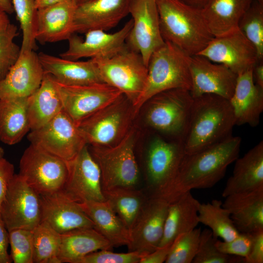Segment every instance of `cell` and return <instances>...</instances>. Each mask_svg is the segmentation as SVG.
<instances>
[{
	"instance_id": "cell-1",
	"label": "cell",
	"mask_w": 263,
	"mask_h": 263,
	"mask_svg": "<svg viewBox=\"0 0 263 263\" xmlns=\"http://www.w3.org/2000/svg\"><path fill=\"white\" fill-rule=\"evenodd\" d=\"M241 141L240 137L231 135L203 150L185 154L164 199L169 203L185 192L215 186L239 157Z\"/></svg>"
},
{
	"instance_id": "cell-2",
	"label": "cell",
	"mask_w": 263,
	"mask_h": 263,
	"mask_svg": "<svg viewBox=\"0 0 263 263\" xmlns=\"http://www.w3.org/2000/svg\"><path fill=\"white\" fill-rule=\"evenodd\" d=\"M235 125L228 99L213 94L193 98L187 132L184 141L185 154H191L232 135Z\"/></svg>"
},
{
	"instance_id": "cell-3",
	"label": "cell",
	"mask_w": 263,
	"mask_h": 263,
	"mask_svg": "<svg viewBox=\"0 0 263 263\" xmlns=\"http://www.w3.org/2000/svg\"><path fill=\"white\" fill-rule=\"evenodd\" d=\"M155 0L165 41L192 56L201 52L213 38L201 9L181 0Z\"/></svg>"
},
{
	"instance_id": "cell-4",
	"label": "cell",
	"mask_w": 263,
	"mask_h": 263,
	"mask_svg": "<svg viewBox=\"0 0 263 263\" xmlns=\"http://www.w3.org/2000/svg\"><path fill=\"white\" fill-rule=\"evenodd\" d=\"M191 56L175 45L166 41L152 54L148 65L145 86L133 106L136 115L144 104L157 94L174 89L190 91Z\"/></svg>"
},
{
	"instance_id": "cell-5",
	"label": "cell",
	"mask_w": 263,
	"mask_h": 263,
	"mask_svg": "<svg viewBox=\"0 0 263 263\" xmlns=\"http://www.w3.org/2000/svg\"><path fill=\"white\" fill-rule=\"evenodd\" d=\"M138 137V129L133 125L126 136L113 146L89 147L100 169L103 191L115 188H141L134 151Z\"/></svg>"
},
{
	"instance_id": "cell-6",
	"label": "cell",
	"mask_w": 263,
	"mask_h": 263,
	"mask_svg": "<svg viewBox=\"0 0 263 263\" xmlns=\"http://www.w3.org/2000/svg\"><path fill=\"white\" fill-rule=\"evenodd\" d=\"M193 98L189 90L174 89L152 96L145 104V121L155 132L184 142Z\"/></svg>"
},
{
	"instance_id": "cell-7",
	"label": "cell",
	"mask_w": 263,
	"mask_h": 263,
	"mask_svg": "<svg viewBox=\"0 0 263 263\" xmlns=\"http://www.w3.org/2000/svg\"><path fill=\"white\" fill-rule=\"evenodd\" d=\"M144 157V186L149 197L164 199L185 154L184 142L155 132Z\"/></svg>"
},
{
	"instance_id": "cell-8",
	"label": "cell",
	"mask_w": 263,
	"mask_h": 263,
	"mask_svg": "<svg viewBox=\"0 0 263 263\" xmlns=\"http://www.w3.org/2000/svg\"><path fill=\"white\" fill-rule=\"evenodd\" d=\"M136 115L132 104L123 94L77 126L87 145L112 146L128 133Z\"/></svg>"
},
{
	"instance_id": "cell-9",
	"label": "cell",
	"mask_w": 263,
	"mask_h": 263,
	"mask_svg": "<svg viewBox=\"0 0 263 263\" xmlns=\"http://www.w3.org/2000/svg\"><path fill=\"white\" fill-rule=\"evenodd\" d=\"M93 59L103 82L119 90L134 106L144 89L148 73L141 55L127 45L111 57Z\"/></svg>"
},
{
	"instance_id": "cell-10",
	"label": "cell",
	"mask_w": 263,
	"mask_h": 263,
	"mask_svg": "<svg viewBox=\"0 0 263 263\" xmlns=\"http://www.w3.org/2000/svg\"><path fill=\"white\" fill-rule=\"evenodd\" d=\"M68 173L67 161L31 144L20 160L19 174L39 195L62 190Z\"/></svg>"
},
{
	"instance_id": "cell-11",
	"label": "cell",
	"mask_w": 263,
	"mask_h": 263,
	"mask_svg": "<svg viewBox=\"0 0 263 263\" xmlns=\"http://www.w3.org/2000/svg\"><path fill=\"white\" fill-rule=\"evenodd\" d=\"M31 144L69 161L87 145L77 126L63 109L46 124L31 130Z\"/></svg>"
},
{
	"instance_id": "cell-12",
	"label": "cell",
	"mask_w": 263,
	"mask_h": 263,
	"mask_svg": "<svg viewBox=\"0 0 263 263\" xmlns=\"http://www.w3.org/2000/svg\"><path fill=\"white\" fill-rule=\"evenodd\" d=\"M0 214L8 231L32 230L41 222L40 196L19 174H15L10 183Z\"/></svg>"
},
{
	"instance_id": "cell-13",
	"label": "cell",
	"mask_w": 263,
	"mask_h": 263,
	"mask_svg": "<svg viewBox=\"0 0 263 263\" xmlns=\"http://www.w3.org/2000/svg\"><path fill=\"white\" fill-rule=\"evenodd\" d=\"M129 14L133 23L127 45L139 53L148 66L152 54L165 42L160 30L156 0H132Z\"/></svg>"
},
{
	"instance_id": "cell-14",
	"label": "cell",
	"mask_w": 263,
	"mask_h": 263,
	"mask_svg": "<svg viewBox=\"0 0 263 263\" xmlns=\"http://www.w3.org/2000/svg\"><path fill=\"white\" fill-rule=\"evenodd\" d=\"M56 82L63 109L76 125L123 94L104 83L69 86Z\"/></svg>"
},
{
	"instance_id": "cell-15",
	"label": "cell",
	"mask_w": 263,
	"mask_h": 263,
	"mask_svg": "<svg viewBox=\"0 0 263 263\" xmlns=\"http://www.w3.org/2000/svg\"><path fill=\"white\" fill-rule=\"evenodd\" d=\"M197 55L226 66L237 75L252 69L259 61L255 47L239 29L213 37Z\"/></svg>"
},
{
	"instance_id": "cell-16",
	"label": "cell",
	"mask_w": 263,
	"mask_h": 263,
	"mask_svg": "<svg viewBox=\"0 0 263 263\" xmlns=\"http://www.w3.org/2000/svg\"><path fill=\"white\" fill-rule=\"evenodd\" d=\"M67 165L68 176L62 190L68 196L77 203L106 201L100 170L88 145Z\"/></svg>"
},
{
	"instance_id": "cell-17",
	"label": "cell",
	"mask_w": 263,
	"mask_h": 263,
	"mask_svg": "<svg viewBox=\"0 0 263 263\" xmlns=\"http://www.w3.org/2000/svg\"><path fill=\"white\" fill-rule=\"evenodd\" d=\"M132 23V19L121 29L113 33L100 30H90L85 33L84 39L74 34L68 39V49L60 56L73 60L87 57H111L126 47V40Z\"/></svg>"
},
{
	"instance_id": "cell-18",
	"label": "cell",
	"mask_w": 263,
	"mask_h": 263,
	"mask_svg": "<svg viewBox=\"0 0 263 263\" xmlns=\"http://www.w3.org/2000/svg\"><path fill=\"white\" fill-rule=\"evenodd\" d=\"M190 69L193 98L213 94L229 99L238 75L226 66L213 62L199 55L191 56Z\"/></svg>"
},
{
	"instance_id": "cell-19",
	"label": "cell",
	"mask_w": 263,
	"mask_h": 263,
	"mask_svg": "<svg viewBox=\"0 0 263 263\" xmlns=\"http://www.w3.org/2000/svg\"><path fill=\"white\" fill-rule=\"evenodd\" d=\"M169 203L158 197H149L143 210L130 230L129 251L143 254L158 248L162 240Z\"/></svg>"
},
{
	"instance_id": "cell-20",
	"label": "cell",
	"mask_w": 263,
	"mask_h": 263,
	"mask_svg": "<svg viewBox=\"0 0 263 263\" xmlns=\"http://www.w3.org/2000/svg\"><path fill=\"white\" fill-rule=\"evenodd\" d=\"M44 74L34 50L20 52L16 62L0 80V99L29 97L39 88Z\"/></svg>"
},
{
	"instance_id": "cell-21",
	"label": "cell",
	"mask_w": 263,
	"mask_h": 263,
	"mask_svg": "<svg viewBox=\"0 0 263 263\" xmlns=\"http://www.w3.org/2000/svg\"><path fill=\"white\" fill-rule=\"evenodd\" d=\"M41 222L60 234L81 228H94V224L78 203L62 190L39 195Z\"/></svg>"
},
{
	"instance_id": "cell-22",
	"label": "cell",
	"mask_w": 263,
	"mask_h": 263,
	"mask_svg": "<svg viewBox=\"0 0 263 263\" xmlns=\"http://www.w3.org/2000/svg\"><path fill=\"white\" fill-rule=\"evenodd\" d=\"M132 0H91L77 5L75 33L93 30L106 31L115 27L129 14Z\"/></svg>"
},
{
	"instance_id": "cell-23",
	"label": "cell",
	"mask_w": 263,
	"mask_h": 263,
	"mask_svg": "<svg viewBox=\"0 0 263 263\" xmlns=\"http://www.w3.org/2000/svg\"><path fill=\"white\" fill-rule=\"evenodd\" d=\"M77 4L73 0H63L38 9L35 38L40 43L68 40L74 32Z\"/></svg>"
},
{
	"instance_id": "cell-24",
	"label": "cell",
	"mask_w": 263,
	"mask_h": 263,
	"mask_svg": "<svg viewBox=\"0 0 263 263\" xmlns=\"http://www.w3.org/2000/svg\"><path fill=\"white\" fill-rule=\"evenodd\" d=\"M38 56L44 72L61 84L80 86L104 83L93 58L73 60L43 53Z\"/></svg>"
},
{
	"instance_id": "cell-25",
	"label": "cell",
	"mask_w": 263,
	"mask_h": 263,
	"mask_svg": "<svg viewBox=\"0 0 263 263\" xmlns=\"http://www.w3.org/2000/svg\"><path fill=\"white\" fill-rule=\"evenodd\" d=\"M229 101L235 125L258 126L263 111V88L255 83L252 69L238 75L233 94Z\"/></svg>"
},
{
	"instance_id": "cell-26",
	"label": "cell",
	"mask_w": 263,
	"mask_h": 263,
	"mask_svg": "<svg viewBox=\"0 0 263 263\" xmlns=\"http://www.w3.org/2000/svg\"><path fill=\"white\" fill-rule=\"evenodd\" d=\"M222 206L229 212L239 233L263 229V187L225 197Z\"/></svg>"
},
{
	"instance_id": "cell-27",
	"label": "cell",
	"mask_w": 263,
	"mask_h": 263,
	"mask_svg": "<svg viewBox=\"0 0 263 263\" xmlns=\"http://www.w3.org/2000/svg\"><path fill=\"white\" fill-rule=\"evenodd\" d=\"M263 187V141L235 160L232 174L222 196L252 191Z\"/></svg>"
},
{
	"instance_id": "cell-28",
	"label": "cell",
	"mask_w": 263,
	"mask_h": 263,
	"mask_svg": "<svg viewBox=\"0 0 263 263\" xmlns=\"http://www.w3.org/2000/svg\"><path fill=\"white\" fill-rule=\"evenodd\" d=\"M199 204L190 191L180 194L169 203L163 237L158 247L171 244L178 236L196 228L199 223Z\"/></svg>"
},
{
	"instance_id": "cell-29",
	"label": "cell",
	"mask_w": 263,
	"mask_h": 263,
	"mask_svg": "<svg viewBox=\"0 0 263 263\" xmlns=\"http://www.w3.org/2000/svg\"><path fill=\"white\" fill-rule=\"evenodd\" d=\"M63 110L55 78L45 73L39 88L28 97V114L31 130L41 127Z\"/></svg>"
},
{
	"instance_id": "cell-30",
	"label": "cell",
	"mask_w": 263,
	"mask_h": 263,
	"mask_svg": "<svg viewBox=\"0 0 263 263\" xmlns=\"http://www.w3.org/2000/svg\"><path fill=\"white\" fill-rule=\"evenodd\" d=\"M253 0H212L202 10L207 25L214 37L238 29L239 21Z\"/></svg>"
},
{
	"instance_id": "cell-31",
	"label": "cell",
	"mask_w": 263,
	"mask_h": 263,
	"mask_svg": "<svg viewBox=\"0 0 263 263\" xmlns=\"http://www.w3.org/2000/svg\"><path fill=\"white\" fill-rule=\"evenodd\" d=\"M78 203L93 223L94 228L103 236L113 247L128 244L130 231L106 200Z\"/></svg>"
},
{
	"instance_id": "cell-32",
	"label": "cell",
	"mask_w": 263,
	"mask_h": 263,
	"mask_svg": "<svg viewBox=\"0 0 263 263\" xmlns=\"http://www.w3.org/2000/svg\"><path fill=\"white\" fill-rule=\"evenodd\" d=\"M110 243L94 228H81L61 234L58 259L61 263H77L93 252L111 249Z\"/></svg>"
},
{
	"instance_id": "cell-33",
	"label": "cell",
	"mask_w": 263,
	"mask_h": 263,
	"mask_svg": "<svg viewBox=\"0 0 263 263\" xmlns=\"http://www.w3.org/2000/svg\"><path fill=\"white\" fill-rule=\"evenodd\" d=\"M28 97L0 99V141L13 145L30 130Z\"/></svg>"
},
{
	"instance_id": "cell-34",
	"label": "cell",
	"mask_w": 263,
	"mask_h": 263,
	"mask_svg": "<svg viewBox=\"0 0 263 263\" xmlns=\"http://www.w3.org/2000/svg\"><path fill=\"white\" fill-rule=\"evenodd\" d=\"M103 193L106 200L129 231L149 199L142 188H115L103 191Z\"/></svg>"
},
{
	"instance_id": "cell-35",
	"label": "cell",
	"mask_w": 263,
	"mask_h": 263,
	"mask_svg": "<svg viewBox=\"0 0 263 263\" xmlns=\"http://www.w3.org/2000/svg\"><path fill=\"white\" fill-rule=\"evenodd\" d=\"M221 200L214 199L211 203H200L198 207L199 223L208 226L216 238L230 241L239 234L229 212L222 206Z\"/></svg>"
},
{
	"instance_id": "cell-36",
	"label": "cell",
	"mask_w": 263,
	"mask_h": 263,
	"mask_svg": "<svg viewBox=\"0 0 263 263\" xmlns=\"http://www.w3.org/2000/svg\"><path fill=\"white\" fill-rule=\"evenodd\" d=\"M32 231L34 263H61L58 259L61 234L44 222Z\"/></svg>"
},
{
	"instance_id": "cell-37",
	"label": "cell",
	"mask_w": 263,
	"mask_h": 263,
	"mask_svg": "<svg viewBox=\"0 0 263 263\" xmlns=\"http://www.w3.org/2000/svg\"><path fill=\"white\" fill-rule=\"evenodd\" d=\"M238 29L255 47L259 60H263V5L253 0L240 19Z\"/></svg>"
},
{
	"instance_id": "cell-38",
	"label": "cell",
	"mask_w": 263,
	"mask_h": 263,
	"mask_svg": "<svg viewBox=\"0 0 263 263\" xmlns=\"http://www.w3.org/2000/svg\"><path fill=\"white\" fill-rule=\"evenodd\" d=\"M12 2L22 33L20 52L34 50L38 11L35 0H12Z\"/></svg>"
},
{
	"instance_id": "cell-39",
	"label": "cell",
	"mask_w": 263,
	"mask_h": 263,
	"mask_svg": "<svg viewBox=\"0 0 263 263\" xmlns=\"http://www.w3.org/2000/svg\"><path fill=\"white\" fill-rule=\"evenodd\" d=\"M201 228L178 236L170 245L166 263H191L196 254Z\"/></svg>"
},
{
	"instance_id": "cell-40",
	"label": "cell",
	"mask_w": 263,
	"mask_h": 263,
	"mask_svg": "<svg viewBox=\"0 0 263 263\" xmlns=\"http://www.w3.org/2000/svg\"><path fill=\"white\" fill-rule=\"evenodd\" d=\"M210 229L201 230L198 247L193 263H243V258L224 254L217 248Z\"/></svg>"
},
{
	"instance_id": "cell-41",
	"label": "cell",
	"mask_w": 263,
	"mask_h": 263,
	"mask_svg": "<svg viewBox=\"0 0 263 263\" xmlns=\"http://www.w3.org/2000/svg\"><path fill=\"white\" fill-rule=\"evenodd\" d=\"M18 35L17 27L9 22L0 29V80L6 75L20 53V48L14 42Z\"/></svg>"
},
{
	"instance_id": "cell-42",
	"label": "cell",
	"mask_w": 263,
	"mask_h": 263,
	"mask_svg": "<svg viewBox=\"0 0 263 263\" xmlns=\"http://www.w3.org/2000/svg\"><path fill=\"white\" fill-rule=\"evenodd\" d=\"M10 256L14 263H34L32 231L17 228L8 231Z\"/></svg>"
},
{
	"instance_id": "cell-43",
	"label": "cell",
	"mask_w": 263,
	"mask_h": 263,
	"mask_svg": "<svg viewBox=\"0 0 263 263\" xmlns=\"http://www.w3.org/2000/svg\"><path fill=\"white\" fill-rule=\"evenodd\" d=\"M144 255L137 251L115 253L109 249H102L86 255L77 263H139Z\"/></svg>"
},
{
	"instance_id": "cell-44",
	"label": "cell",
	"mask_w": 263,
	"mask_h": 263,
	"mask_svg": "<svg viewBox=\"0 0 263 263\" xmlns=\"http://www.w3.org/2000/svg\"><path fill=\"white\" fill-rule=\"evenodd\" d=\"M251 244V233H239L235 238L230 241L217 239L215 244L217 249L224 254L245 258L250 252Z\"/></svg>"
},
{
	"instance_id": "cell-45",
	"label": "cell",
	"mask_w": 263,
	"mask_h": 263,
	"mask_svg": "<svg viewBox=\"0 0 263 263\" xmlns=\"http://www.w3.org/2000/svg\"><path fill=\"white\" fill-rule=\"evenodd\" d=\"M15 174L14 165L2 157L0 159V212L10 183Z\"/></svg>"
},
{
	"instance_id": "cell-46",
	"label": "cell",
	"mask_w": 263,
	"mask_h": 263,
	"mask_svg": "<svg viewBox=\"0 0 263 263\" xmlns=\"http://www.w3.org/2000/svg\"><path fill=\"white\" fill-rule=\"evenodd\" d=\"M252 244L248 256L243 263H263V229L251 233Z\"/></svg>"
},
{
	"instance_id": "cell-47",
	"label": "cell",
	"mask_w": 263,
	"mask_h": 263,
	"mask_svg": "<svg viewBox=\"0 0 263 263\" xmlns=\"http://www.w3.org/2000/svg\"><path fill=\"white\" fill-rule=\"evenodd\" d=\"M9 244L8 231L0 219V263H11L12 262L8 252Z\"/></svg>"
},
{
	"instance_id": "cell-48",
	"label": "cell",
	"mask_w": 263,
	"mask_h": 263,
	"mask_svg": "<svg viewBox=\"0 0 263 263\" xmlns=\"http://www.w3.org/2000/svg\"><path fill=\"white\" fill-rule=\"evenodd\" d=\"M170 245L158 247L154 251L142 257L139 263H165L170 247Z\"/></svg>"
},
{
	"instance_id": "cell-49",
	"label": "cell",
	"mask_w": 263,
	"mask_h": 263,
	"mask_svg": "<svg viewBox=\"0 0 263 263\" xmlns=\"http://www.w3.org/2000/svg\"><path fill=\"white\" fill-rule=\"evenodd\" d=\"M252 75L255 83L263 88V62L259 61L252 69Z\"/></svg>"
},
{
	"instance_id": "cell-50",
	"label": "cell",
	"mask_w": 263,
	"mask_h": 263,
	"mask_svg": "<svg viewBox=\"0 0 263 263\" xmlns=\"http://www.w3.org/2000/svg\"><path fill=\"white\" fill-rule=\"evenodd\" d=\"M0 10L12 14L14 12L12 0H0Z\"/></svg>"
},
{
	"instance_id": "cell-51",
	"label": "cell",
	"mask_w": 263,
	"mask_h": 263,
	"mask_svg": "<svg viewBox=\"0 0 263 263\" xmlns=\"http://www.w3.org/2000/svg\"><path fill=\"white\" fill-rule=\"evenodd\" d=\"M181 0L191 6L202 9L212 0Z\"/></svg>"
},
{
	"instance_id": "cell-52",
	"label": "cell",
	"mask_w": 263,
	"mask_h": 263,
	"mask_svg": "<svg viewBox=\"0 0 263 263\" xmlns=\"http://www.w3.org/2000/svg\"><path fill=\"white\" fill-rule=\"evenodd\" d=\"M63 0H35L37 9L48 6L60 2Z\"/></svg>"
},
{
	"instance_id": "cell-53",
	"label": "cell",
	"mask_w": 263,
	"mask_h": 263,
	"mask_svg": "<svg viewBox=\"0 0 263 263\" xmlns=\"http://www.w3.org/2000/svg\"><path fill=\"white\" fill-rule=\"evenodd\" d=\"M10 22L6 13L0 10V29Z\"/></svg>"
},
{
	"instance_id": "cell-54",
	"label": "cell",
	"mask_w": 263,
	"mask_h": 263,
	"mask_svg": "<svg viewBox=\"0 0 263 263\" xmlns=\"http://www.w3.org/2000/svg\"><path fill=\"white\" fill-rule=\"evenodd\" d=\"M77 5L87 2L91 0H73Z\"/></svg>"
},
{
	"instance_id": "cell-55",
	"label": "cell",
	"mask_w": 263,
	"mask_h": 263,
	"mask_svg": "<svg viewBox=\"0 0 263 263\" xmlns=\"http://www.w3.org/2000/svg\"><path fill=\"white\" fill-rule=\"evenodd\" d=\"M4 151L3 149L0 147V159L3 157Z\"/></svg>"
},
{
	"instance_id": "cell-56",
	"label": "cell",
	"mask_w": 263,
	"mask_h": 263,
	"mask_svg": "<svg viewBox=\"0 0 263 263\" xmlns=\"http://www.w3.org/2000/svg\"><path fill=\"white\" fill-rule=\"evenodd\" d=\"M255 0L261 4L263 5V0Z\"/></svg>"
}]
</instances>
